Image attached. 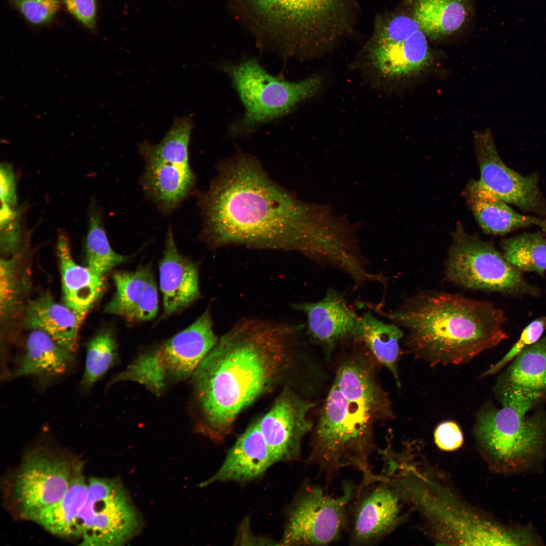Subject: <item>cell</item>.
<instances>
[{
  "label": "cell",
  "mask_w": 546,
  "mask_h": 546,
  "mask_svg": "<svg viewBox=\"0 0 546 546\" xmlns=\"http://www.w3.org/2000/svg\"><path fill=\"white\" fill-rule=\"evenodd\" d=\"M117 345L113 333L109 330L99 332L88 341L86 346L84 370L81 379V388L88 391L114 363Z\"/></svg>",
  "instance_id": "obj_33"
},
{
  "label": "cell",
  "mask_w": 546,
  "mask_h": 546,
  "mask_svg": "<svg viewBox=\"0 0 546 546\" xmlns=\"http://www.w3.org/2000/svg\"><path fill=\"white\" fill-rule=\"evenodd\" d=\"M1 203L13 208L17 204L16 178L11 165L3 163L0 168Z\"/></svg>",
  "instance_id": "obj_41"
},
{
  "label": "cell",
  "mask_w": 546,
  "mask_h": 546,
  "mask_svg": "<svg viewBox=\"0 0 546 546\" xmlns=\"http://www.w3.org/2000/svg\"><path fill=\"white\" fill-rule=\"evenodd\" d=\"M467 0H417L414 18L421 30L432 39L459 29L468 14Z\"/></svg>",
  "instance_id": "obj_30"
},
{
  "label": "cell",
  "mask_w": 546,
  "mask_h": 546,
  "mask_svg": "<svg viewBox=\"0 0 546 546\" xmlns=\"http://www.w3.org/2000/svg\"><path fill=\"white\" fill-rule=\"evenodd\" d=\"M68 11L84 26L90 29L96 27L95 0H63Z\"/></svg>",
  "instance_id": "obj_40"
},
{
  "label": "cell",
  "mask_w": 546,
  "mask_h": 546,
  "mask_svg": "<svg viewBox=\"0 0 546 546\" xmlns=\"http://www.w3.org/2000/svg\"><path fill=\"white\" fill-rule=\"evenodd\" d=\"M419 29H421L415 19L405 15L381 20L376 26L373 44L401 42Z\"/></svg>",
  "instance_id": "obj_35"
},
{
  "label": "cell",
  "mask_w": 546,
  "mask_h": 546,
  "mask_svg": "<svg viewBox=\"0 0 546 546\" xmlns=\"http://www.w3.org/2000/svg\"><path fill=\"white\" fill-rule=\"evenodd\" d=\"M315 403L285 388L270 408L257 420L259 428L277 463L300 457L303 437L313 427L309 415Z\"/></svg>",
  "instance_id": "obj_16"
},
{
  "label": "cell",
  "mask_w": 546,
  "mask_h": 546,
  "mask_svg": "<svg viewBox=\"0 0 546 546\" xmlns=\"http://www.w3.org/2000/svg\"><path fill=\"white\" fill-rule=\"evenodd\" d=\"M304 327L247 318L219 338L192 376L200 432L226 438L243 411L291 369Z\"/></svg>",
  "instance_id": "obj_1"
},
{
  "label": "cell",
  "mask_w": 546,
  "mask_h": 546,
  "mask_svg": "<svg viewBox=\"0 0 546 546\" xmlns=\"http://www.w3.org/2000/svg\"><path fill=\"white\" fill-rule=\"evenodd\" d=\"M16 254L0 261V309L6 317L14 309L22 293V278Z\"/></svg>",
  "instance_id": "obj_34"
},
{
  "label": "cell",
  "mask_w": 546,
  "mask_h": 546,
  "mask_svg": "<svg viewBox=\"0 0 546 546\" xmlns=\"http://www.w3.org/2000/svg\"><path fill=\"white\" fill-rule=\"evenodd\" d=\"M203 237L213 248H250L299 252L302 210L258 162L241 154L225 162L202 201Z\"/></svg>",
  "instance_id": "obj_2"
},
{
  "label": "cell",
  "mask_w": 546,
  "mask_h": 546,
  "mask_svg": "<svg viewBox=\"0 0 546 546\" xmlns=\"http://www.w3.org/2000/svg\"><path fill=\"white\" fill-rule=\"evenodd\" d=\"M526 414L509 406L491 404L477 413L474 427L476 441L501 469L515 471L531 464L546 441V417Z\"/></svg>",
  "instance_id": "obj_8"
},
{
  "label": "cell",
  "mask_w": 546,
  "mask_h": 546,
  "mask_svg": "<svg viewBox=\"0 0 546 546\" xmlns=\"http://www.w3.org/2000/svg\"><path fill=\"white\" fill-rule=\"evenodd\" d=\"M287 55L328 44L347 32L354 0H244Z\"/></svg>",
  "instance_id": "obj_5"
},
{
  "label": "cell",
  "mask_w": 546,
  "mask_h": 546,
  "mask_svg": "<svg viewBox=\"0 0 546 546\" xmlns=\"http://www.w3.org/2000/svg\"><path fill=\"white\" fill-rule=\"evenodd\" d=\"M80 466L44 449L29 453L17 473L13 488L21 517L36 522L44 510L63 497Z\"/></svg>",
  "instance_id": "obj_12"
},
{
  "label": "cell",
  "mask_w": 546,
  "mask_h": 546,
  "mask_svg": "<svg viewBox=\"0 0 546 546\" xmlns=\"http://www.w3.org/2000/svg\"><path fill=\"white\" fill-rule=\"evenodd\" d=\"M225 69L245 108L242 119L234 126L235 133L247 132L284 116L314 95L321 86L317 77L297 82L281 79L270 75L253 59Z\"/></svg>",
  "instance_id": "obj_9"
},
{
  "label": "cell",
  "mask_w": 546,
  "mask_h": 546,
  "mask_svg": "<svg viewBox=\"0 0 546 546\" xmlns=\"http://www.w3.org/2000/svg\"><path fill=\"white\" fill-rule=\"evenodd\" d=\"M291 306L306 316L308 337L328 357L339 344L350 341L358 315L343 293L329 288L318 301L293 303Z\"/></svg>",
  "instance_id": "obj_17"
},
{
  "label": "cell",
  "mask_w": 546,
  "mask_h": 546,
  "mask_svg": "<svg viewBox=\"0 0 546 546\" xmlns=\"http://www.w3.org/2000/svg\"><path fill=\"white\" fill-rule=\"evenodd\" d=\"M445 263V276L465 288L505 294L538 296L522 271L509 263L492 244L467 233L458 225Z\"/></svg>",
  "instance_id": "obj_7"
},
{
  "label": "cell",
  "mask_w": 546,
  "mask_h": 546,
  "mask_svg": "<svg viewBox=\"0 0 546 546\" xmlns=\"http://www.w3.org/2000/svg\"><path fill=\"white\" fill-rule=\"evenodd\" d=\"M402 499L417 503L429 517L440 525L441 532L463 545H505L508 532L425 488L410 479L401 484Z\"/></svg>",
  "instance_id": "obj_15"
},
{
  "label": "cell",
  "mask_w": 546,
  "mask_h": 546,
  "mask_svg": "<svg viewBox=\"0 0 546 546\" xmlns=\"http://www.w3.org/2000/svg\"><path fill=\"white\" fill-rule=\"evenodd\" d=\"M24 18L33 24L50 22L59 10V0H7Z\"/></svg>",
  "instance_id": "obj_37"
},
{
  "label": "cell",
  "mask_w": 546,
  "mask_h": 546,
  "mask_svg": "<svg viewBox=\"0 0 546 546\" xmlns=\"http://www.w3.org/2000/svg\"><path fill=\"white\" fill-rule=\"evenodd\" d=\"M505 258L521 271L543 276L546 270V238L540 232L524 233L503 239Z\"/></svg>",
  "instance_id": "obj_31"
},
{
  "label": "cell",
  "mask_w": 546,
  "mask_h": 546,
  "mask_svg": "<svg viewBox=\"0 0 546 546\" xmlns=\"http://www.w3.org/2000/svg\"><path fill=\"white\" fill-rule=\"evenodd\" d=\"M57 247L64 303L81 324L101 295L105 288V277L75 261L68 240L64 235L58 237Z\"/></svg>",
  "instance_id": "obj_22"
},
{
  "label": "cell",
  "mask_w": 546,
  "mask_h": 546,
  "mask_svg": "<svg viewBox=\"0 0 546 546\" xmlns=\"http://www.w3.org/2000/svg\"><path fill=\"white\" fill-rule=\"evenodd\" d=\"M370 309L404 328L409 351L431 366L465 363L508 338L501 309L457 294L421 291L393 310Z\"/></svg>",
  "instance_id": "obj_3"
},
{
  "label": "cell",
  "mask_w": 546,
  "mask_h": 546,
  "mask_svg": "<svg viewBox=\"0 0 546 546\" xmlns=\"http://www.w3.org/2000/svg\"><path fill=\"white\" fill-rule=\"evenodd\" d=\"M159 268L165 315L181 310L200 298L198 266L178 252L170 228Z\"/></svg>",
  "instance_id": "obj_20"
},
{
  "label": "cell",
  "mask_w": 546,
  "mask_h": 546,
  "mask_svg": "<svg viewBox=\"0 0 546 546\" xmlns=\"http://www.w3.org/2000/svg\"><path fill=\"white\" fill-rule=\"evenodd\" d=\"M545 328L546 316H540L530 323L523 330L519 340L508 352L498 361L484 372L481 375V377L491 376L499 372L505 366L511 362L525 348L539 340Z\"/></svg>",
  "instance_id": "obj_36"
},
{
  "label": "cell",
  "mask_w": 546,
  "mask_h": 546,
  "mask_svg": "<svg viewBox=\"0 0 546 546\" xmlns=\"http://www.w3.org/2000/svg\"><path fill=\"white\" fill-rule=\"evenodd\" d=\"M81 545H121L142 530L141 517L120 482L91 478L78 518Z\"/></svg>",
  "instance_id": "obj_11"
},
{
  "label": "cell",
  "mask_w": 546,
  "mask_h": 546,
  "mask_svg": "<svg viewBox=\"0 0 546 546\" xmlns=\"http://www.w3.org/2000/svg\"><path fill=\"white\" fill-rule=\"evenodd\" d=\"M434 441L441 450L452 451L460 448L463 443V435L455 422L447 421L439 424L434 433Z\"/></svg>",
  "instance_id": "obj_39"
},
{
  "label": "cell",
  "mask_w": 546,
  "mask_h": 546,
  "mask_svg": "<svg viewBox=\"0 0 546 546\" xmlns=\"http://www.w3.org/2000/svg\"><path fill=\"white\" fill-rule=\"evenodd\" d=\"M23 324L29 330L44 332L71 352L76 349L81 324L70 308L56 302L49 292L29 301Z\"/></svg>",
  "instance_id": "obj_25"
},
{
  "label": "cell",
  "mask_w": 546,
  "mask_h": 546,
  "mask_svg": "<svg viewBox=\"0 0 546 546\" xmlns=\"http://www.w3.org/2000/svg\"><path fill=\"white\" fill-rule=\"evenodd\" d=\"M113 280L115 292L105 307V313L120 316L130 322L149 321L156 316L158 295L149 267L116 271Z\"/></svg>",
  "instance_id": "obj_21"
},
{
  "label": "cell",
  "mask_w": 546,
  "mask_h": 546,
  "mask_svg": "<svg viewBox=\"0 0 546 546\" xmlns=\"http://www.w3.org/2000/svg\"><path fill=\"white\" fill-rule=\"evenodd\" d=\"M400 499L378 474L363 476L349 508L350 544H376L388 536L401 520Z\"/></svg>",
  "instance_id": "obj_13"
},
{
  "label": "cell",
  "mask_w": 546,
  "mask_h": 546,
  "mask_svg": "<svg viewBox=\"0 0 546 546\" xmlns=\"http://www.w3.org/2000/svg\"><path fill=\"white\" fill-rule=\"evenodd\" d=\"M88 490L82 474L81 466L77 469L63 497L44 510L36 521L45 529L64 537H78V518L85 501Z\"/></svg>",
  "instance_id": "obj_28"
},
{
  "label": "cell",
  "mask_w": 546,
  "mask_h": 546,
  "mask_svg": "<svg viewBox=\"0 0 546 546\" xmlns=\"http://www.w3.org/2000/svg\"><path fill=\"white\" fill-rule=\"evenodd\" d=\"M356 486L347 481L341 494L333 496L321 486L308 484L297 494L288 511L281 541L283 545H325L336 542L347 529Z\"/></svg>",
  "instance_id": "obj_10"
},
{
  "label": "cell",
  "mask_w": 546,
  "mask_h": 546,
  "mask_svg": "<svg viewBox=\"0 0 546 546\" xmlns=\"http://www.w3.org/2000/svg\"><path fill=\"white\" fill-rule=\"evenodd\" d=\"M72 353L44 332L32 330L9 378L30 376L51 378L61 376L72 367L74 361Z\"/></svg>",
  "instance_id": "obj_24"
},
{
  "label": "cell",
  "mask_w": 546,
  "mask_h": 546,
  "mask_svg": "<svg viewBox=\"0 0 546 546\" xmlns=\"http://www.w3.org/2000/svg\"><path fill=\"white\" fill-rule=\"evenodd\" d=\"M464 194L475 218L486 233L502 235L516 229L531 225L546 229V219L517 213L506 202L484 188L479 181L471 180Z\"/></svg>",
  "instance_id": "obj_23"
},
{
  "label": "cell",
  "mask_w": 546,
  "mask_h": 546,
  "mask_svg": "<svg viewBox=\"0 0 546 546\" xmlns=\"http://www.w3.org/2000/svg\"><path fill=\"white\" fill-rule=\"evenodd\" d=\"M497 384L546 397V335L526 347L511 362Z\"/></svg>",
  "instance_id": "obj_29"
},
{
  "label": "cell",
  "mask_w": 546,
  "mask_h": 546,
  "mask_svg": "<svg viewBox=\"0 0 546 546\" xmlns=\"http://www.w3.org/2000/svg\"><path fill=\"white\" fill-rule=\"evenodd\" d=\"M19 211L0 215L1 251L5 257L16 254L20 242Z\"/></svg>",
  "instance_id": "obj_38"
},
{
  "label": "cell",
  "mask_w": 546,
  "mask_h": 546,
  "mask_svg": "<svg viewBox=\"0 0 546 546\" xmlns=\"http://www.w3.org/2000/svg\"><path fill=\"white\" fill-rule=\"evenodd\" d=\"M473 142L480 171L479 181L484 188L522 210L546 213L536 174L524 176L508 167L497 152L489 129L474 131Z\"/></svg>",
  "instance_id": "obj_14"
},
{
  "label": "cell",
  "mask_w": 546,
  "mask_h": 546,
  "mask_svg": "<svg viewBox=\"0 0 546 546\" xmlns=\"http://www.w3.org/2000/svg\"><path fill=\"white\" fill-rule=\"evenodd\" d=\"M403 337L400 327L380 320L368 309L358 316L350 341L367 348L377 361L391 372L399 387L397 361L399 341Z\"/></svg>",
  "instance_id": "obj_26"
},
{
  "label": "cell",
  "mask_w": 546,
  "mask_h": 546,
  "mask_svg": "<svg viewBox=\"0 0 546 546\" xmlns=\"http://www.w3.org/2000/svg\"><path fill=\"white\" fill-rule=\"evenodd\" d=\"M365 354L344 360L337 370L313 431L307 461L328 478L345 467L371 472L374 428L393 417L388 396Z\"/></svg>",
  "instance_id": "obj_4"
},
{
  "label": "cell",
  "mask_w": 546,
  "mask_h": 546,
  "mask_svg": "<svg viewBox=\"0 0 546 546\" xmlns=\"http://www.w3.org/2000/svg\"><path fill=\"white\" fill-rule=\"evenodd\" d=\"M146 166L142 178L146 192L162 210L175 208L189 194L195 176L188 157L142 154Z\"/></svg>",
  "instance_id": "obj_19"
},
{
  "label": "cell",
  "mask_w": 546,
  "mask_h": 546,
  "mask_svg": "<svg viewBox=\"0 0 546 546\" xmlns=\"http://www.w3.org/2000/svg\"><path fill=\"white\" fill-rule=\"evenodd\" d=\"M371 57L381 73L399 77L422 71L429 64L431 56L425 34L419 29L401 42L373 44Z\"/></svg>",
  "instance_id": "obj_27"
},
{
  "label": "cell",
  "mask_w": 546,
  "mask_h": 546,
  "mask_svg": "<svg viewBox=\"0 0 546 546\" xmlns=\"http://www.w3.org/2000/svg\"><path fill=\"white\" fill-rule=\"evenodd\" d=\"M218 339L208 307L188 328L138 356L112 382L132 381L159 394L167 384L192 376Z\"/></svg>",
  "instance_id": "obj_6"
},
{
  "label": "cell",
  "mask_w": 546,
  "mask_h": 546,
  "mask_svg": "<svg viewBox=\"0 0 546 546\" xmlns=\"http://www.w3.org/2000/svg\"><path fill=\"white\" fill-rule=\"evenodd\" d=\"M85 250L87 266L101 277H105L113 267L127 259L112 249L101 215L94 207L89 215Z\"/></svg>",
  "instance_id": "obj_32"
},
{
  "label": "cell",
  "mask_w": 546,
  "mask_h": 546,
  "mask_svg": "<svg viewBox=\"0 0 546 546\" xmlns=\"http://www.w3.org/2000/svg\"><path fill=\"white\" fill-rule=\"evenodd\" d=\"M276 463L257 420L239 436L217 471L199 486L204 487L215 482L251 481L262 476Z\"/></svg>",
  "instance_id": "obj_18"
}]
</instances>
